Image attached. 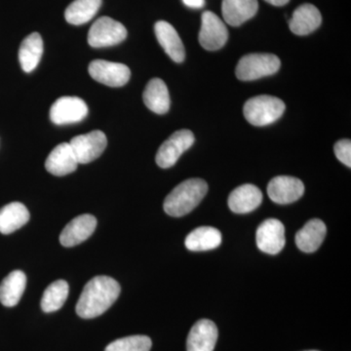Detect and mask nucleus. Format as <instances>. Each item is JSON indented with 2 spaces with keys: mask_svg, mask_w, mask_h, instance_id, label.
<instances>
[{
  "mask_svg": "<svg viewBox=\"0 0 351 351\" xmlns=\"http://www.w3.org/2000/svg\"><path fill=\"white\" fill-rule=\"evenodd\" d=\"M120 285L110 276H96L88 281L83 289L75 311L83 319L98 317L119 299Z\"/></svg>",
  "mask_w": 351,
  "mask_h": 351,
  "instance_id": "f257e3e1",
  "label": "nucleus"
},
{
  "mask_svg": "<svg viewBox=\"0 0 351 351\" xmlns=\"http://www.w3.org/2000/svg\"><path fill=\"white\" fill-rule=\"evenodd\" d=\"M208 191L207 182L202 179H189L181 182L164 201V211L171 217L186 216L199 205Z\"/></svg>",
  "mask_w": 351,
  "mask_h": 351,
  "instance_id": "f03ea898",
  "label": "nucleus"
},
{
  "mask_svg": "<svg viewBox=\"0 0 351 351\" xmlns=\"http://www.w3.org/2000/svg\"><path fill=\"white\" fill-rule=\"evenodd\" d=\"M285 104L276 97L262 95L249 99L245 103V119L254 126H267L282 117Z\"/></svg>",
  "mask_w": 351,
  "mask_h": 351,
  "instance_id": "7ed1b4c3",
  "label": "nucleus"
},
{
  "mask_svg": "<svg viewBox=\"0 0 351 351\" xmlns=\"http://www.w3.org/2000/svg\"><path fill=\"white\" fill-rule=\"evenodd\" d=\"M280 66V59L276 55L256 53L242 57L237 64L235 73L242 82H252L274 75L279 71Z\"/></svg>",
  "mask_w": 351,
  "mask_h": 351,
  "instance_id": "20e7f679",
  "label": "nucleus"
},
{
  "mask_svg": "<svg viewBox=\"0 0 351 351\" xmlns=\"http://www.w3.org/2000/svg\"><path fill=\"white\" fill-rule=\"evenodd\" d=\"M127 29L121 23L110 17L99 18L90 27L88 43L94 48L110 47L125 40Z\"/></svg>",
  "mask_w": 351,
  "mask_h": 351,
  "instance_id": "39448f33",
  "label": "nucleus"
},
{
  "mask_svg": "<svg viewBox=\"0 0 351 351\" xmlns=\"http://www.w3.org/2000/svg\"><path fill=\"white\" fill-rule=\"evenodd\" d=\"M195 141V135L191 131L184 129L175 132L159 147L156 157L157 165L163 169L172 167L182 154L191 147Z\"/></svg>",
  "mask_w": 351,
  "mask_h": 351,
  "instance_id": "423d86ee",
  "label": "nucleus"
},
{
  "mask_svg": "<svg viewBox=\"0 0 351 351\" xmlns=\"http://www.w3.org/2000/svg\"><path fill=\"white\" fill-rule=\"evenodd\" d=\"M78 164H87L96 160L105 152L108 145L106 134L95 130L83 135L76 136L69 142Z\"/></svg>",
  "mask_w": 351,
  "mask_h": 351,
  "instance_id": "0eeeda50",
  "label": "nucleus"
},
{
  "mask_svg": "<svg viewBox=\"0 0 351 351\" xmlns=\"http://www.w3.org/2000/svg\"><path fill=\"white\" fill-rule=\"evenodd\" d=\"M88 71L94 80L110 87L124 86L131 77L130 69L126 64L105 60L92 61Z\"/></svg>",
  "mask_w": 351,
  "mask_h": 351,
  "instance_id": "6e6552de",
  "label": "nucleus"
},
{
  "mask_svg": "<svg viewBox=\"0 0 351 351\" xmlns=\"http://www.w3.org/2000/svg\"><path fill=\"white\" fill-rule=\"evenodd\" d=\"M228 38V31L225 23L216 14L206 11L201 18V29L198 40L208 51H216L225 46Z\"/></svg>",
  "mask_w": 351,
  "mask_h": 351,
  "instance_id": "1a4fd4ad",
  "label": "nucleus"
},
{
  "mask_svg": "<svg viewBox=\"0 0 351 351\" xmlns=\"http://www.w3.org/2000/svg\"><path fill=\"white\" fill-rule=\"evenodd\" d=\"M87 114L86 103L78 97H62L50 108L51 121L57 125L80 122Z\"/></svg>",
  "mask_w": 351,
  "mask_h": 351,
  "instance_id": "9d476101",
  "label": "nucleus"
},
{
  "mask_svg": "<svg viewBox=\"0 0 351 351\" xmlns=\"http://www.w3.org/2000/svg\"><path fill=\"white\" fill-rule=\"evenodd\" d=\"M258 248L269 255H276L285 246V228L277 219H267L258 226L256 233Z\"/></svg>",
  "mask_w": 351,
  "mask_h": 351,
  "instance_id": "9b49d317",
  "label": "nucleus"
},
{
  "mask_svg": "<svg viewBox=\"0 0 351 351\" xmlns=\"http://www.w3.org/2000/svg\"><path fill=\"white\" fill-rule=\"evenodd\" d=\"M304 184L300 179L289 176L274 178L267 186V195L277 204H290L304 195Z\"/></svg>",
  "mask_w": 351,
  "mask_h": 351,
  "instance_id": "f8f14e48",
  "label": "nucleus"
},
{
  "mask_svg": "<svg viewBox=\"0 0 351 351\" xmlns=\"http://www.w3.org/2000/svg\"><path fill=\"white\" fill-rule=\"evenodd\" d=\"M97 226V219L89 214L71 219L60 234V242L64 247H73L89 239Z\"/></svg>",
  "mask_w": 351,
  "mask_h": 351,
  "instance_id": "ddd939ff",
  "label": "nucleus"
},
{
  "mask_svg": "<svg viewBox=\"0 0 351 351\" xmlns=\"http://www.w3.org/2000/svg\"><path fill=\"white\" fill-rule=\"evenodd\" d=\"M218 328L213 321L201 319L197 321L186 339L188 351H214L218 339Z\"/></svg>",
  "mask_w": 351,
  "mask_h": 351,
  "instance_id": "4468645a",
  "label": "nucleus"
},
{
  "mask_svg": "<svg viewBox=\"0 0 351 351\" xmlns=\"http://www.w3.org/2000/svg\"><path fill=\"white\" fill-rule=\"evenodd\" d=\"M154 32L157 40L162 46L166 54L176 63L184 62L186 51L175 27L165 21H158L154 25Z\"/></svg>",
  "mask_w": 351,
  "mask_h": 351,
  "instance_id": "2eb2a0df",
  "label": "nucleus"
},
{
  "mask_svg": "<svg viewBox=\"0 0 351 351\" xmlns=\"http://www.w3.org/2000/svg\"><path fill=\"white\" fill-rule=\"evenodd\" d=\"M77 166V159L69 143H63L55 147L45 161L46 170L58 177L71 174Z\"/></svg>",
  "mask_w": 351,
  "mask_h": 351,
  "instance_id": "dca6fc26",
  "label": "nucleus"
},
{
  "mask_svg": "<svg viewBox=\"0 0 351 351\" xmlns=\"http://www.w3.org/2000/svg\"><path fill=\"white\" fill-rule=\"evenodd\" d=\"M263 201V193L254 184H242L235 189L228 197V207L237 214L250 213L257 209Z\"/></svg>",
  "mask_w": 351,
  "mask_h": 351,
  "instance_id": "f3484780",
  "label": "nucleus"
},
{
  "mask_svg": "<svg viewBox=\"0 0 351 351\" xmlns=\"http://www.w3.org/2000/svg\"><path fill=\"white\" fill-rule=\"evenodd\" d=\"M322 16L317 7L306 3L298 7L289 21V27L297 36H307L320 27Z\"/></svg>",
  "mask_w": 351,
  "mask_h": 351,
  "instance_id": "a211bd4d",
  "label": "nucleus"
},
{
  "mask_svg": "<svg viewBox=\"0 0 351 351\" xmlns=\"http://www.w3.org/2000/svg\"><path fill=\"white\" fill-rule=\"evenodd\" d=\"M258 0H223V20L232 27H239L258 12Z\"/></svg>",
  "mask_w": 351,
  "mask_h": 351,
  "instance_id": "6ab92c4d",
  "label": "nucleus"
},
{
  "mask_svg": "<svg viewBox=\"0 0 351 351\" xmlns=\"http://www.w3.org/2000/svg\"><path fill=\"white\" fill-rule=\"evenodd\" d=\"M326 233L327 228L324 221L319 219H311L295 234V244L304 253H313L319 249Z\"/></svg>",
  "mask_w": 351,
  "mask_h": 351,
  "instance_id": "aec40b11",
  "label": "nucleus"
},
{
  "mask_svg": "<svg viewBox=\"0 0 351 351\" xmlns=\"http://www.w3.org/2000/svg\"><path fill=\"white\" fill-rule=\"evenodd\" d=\"M145 105L156 114H165L170 108V96L165 82L154 78L147 83L143 94Z\"/></svg>",
  "mask_w": 351,
  "mask_h": 351,
  "instance_id": "412c9836",
  "label": "nucleus"
},
{
  "mask_svg": "<svg viewBox=\"0 0 351 351\" xmlns=\"http://www.w3.org/2000/svg\"><path fill=\"white\" fill-rule=\"evenodd\" d=\"M27 286V276L22 270H14L0 284V302L4 306L18 304Z\"/></svg>",
  "mask_w": 351,
  "mask_h": 351,
  "instance_id": "4be33fe9",
  "label": "nucleus"
},
{
  "mask_svg": "<svg viewBox=\"0 0 351 351\" xmlns=\"http://www.w3.org/2000/svg\"><path fill=\"white\" fill-rule=\"evenodd\" d=\"M29 212L21 202H11L0 209V233L10 234L29 221Z\"/></svg>",
  "mask_w": 351,
  "mask_h": 351,
  "instance_id": "5701e85b",
  "label": "nucleus"
},
{
  "mask_svg": "<svg viewBox=\"0 0 351 351\" xmlns=\"http://www.w3.org/2000/svg\"><path fill=\"white\" fill-rule=\"evenodd\" d=\"M43 54V40L38 32H32L23 40L19 49V61L25 73H32Z\"/></svg>",
  "mask_w": 351,
  "mask_h": 351,
  "instance_id": "b1692460",
  "label": "nucleus"
},
{
  "mask_svg": "<svg viewBox=\"0 0 351 351\" xmlns=\"http://www.w3.org/2000/svg\"><path fill=\"white\" fill-rule=\"evenodd\" d=\"M221 243V233L212 226H200L186 237V248L191 251H209L218 248Z\"/></svg>",
  "mask_w": 351,
  "mask_h": 351,
  "instance_id": "393cba45",
  "label": "nucleus"
},
{
  "mask_svg": "<svg viewBox=\"0 0 351 351\" xmlns=\"http://www.w3.org/2000/svg\"><path fill=\"white\" fill-rule=\"evenodd\" d=\"M103 0H75L66 8L64 18L69 24H86L98 12Z\"/></svg>",
  "mask_w": 351,
  "mask_h": 351,
  "instance_id": "a878e982",
  "label": "nucleus"
},
{
  "mask_svg": "<svg viewBox=\"0 0 351 351\" xmlns=\"http://www.w3.org/2000/svg\"><path fill=\"white\" fill-rule=\"evenodd\" d=\"M69 291V284L64 280H57L50 284L44 291L41 300V308L44 313L59 311L68 299Z\"/></svg>",
  "mask_w": 351,
  "mask_h": 351,
  "instance_id": "bb28decb",
  "label": "nucleus"
},
{
  "mask_svg": "<svg viewBox=\"0 0 351 351\" xmlns=\"http://www.w3.org/2000/svg\"><path fill=\"white\" fill-rule=\"evenodd\" d=\"M152 346L151 338L137 335L112 341L106 348L105 351H149Z\"/></svg>",
  "mask_w": 351,
  "mask_h": 351,
  "instance_id": "cd10ccee",
  "label": "nucleus"
},
{
  "mask_svg": "<svg viewBox=\"0 0 351 351\" xmlns=\"http://www.w3.org/2000/svg\"><path fill=\"white\" fill-rule=\"evenodd\" d=\"M335 154L337 158L341 163L345 164L348 167H351V142L350 140L345 138V140L339 141L334 147Z\"/></svg>",
  "mask_w": 351,
  "mask_h": 351,
  "instance_id": "c85d7f7f",
  "label": "nucleus"
},
{
  "mask_svg": "<svg viewBox=\"0 0 351 351\" xmlns=\"http://www.w3.org/2000/svg\"><path fill=\"white\" fill-rule=\"evenodd\" d=\"M182 2L189 8H202L205 5V0H182Z\"/></svg>",
  "mask_w": 351,
  "mask_h": 351,
  "instance_id": "c756f323",
  "label": "nucleus"
},
{
  "mask_svg": "<svg viewBox=\"0 0 351 351\" xmlns=\"http://www.w3.org/2000/svg\"><path fill=\"white\" fill-rule=\"evenodd\" d=\"M267 3L271 4L274 6H283L287 4L290 0H265Z\"/></svg>",
  "mask_w": 351,
  "mask_h": 351,
  "instance_id": "7c9ffc66",
  "label": "nucleus"
},
{
  "mask_svg": "<svg viewBox=\"0 0 351 351\" xmlns=\"http://www.w3.org/2000/svg\"><path fill=\"white\" fill-rule=\"evenodd\" d=\"M306 351H318V350H306Z\"/></svg>",
  "mask_w": 351,
  "mask_h": 351,
  "instance_id": "2f4dec72",
  "label": "nucleus"
}]
</instances>
